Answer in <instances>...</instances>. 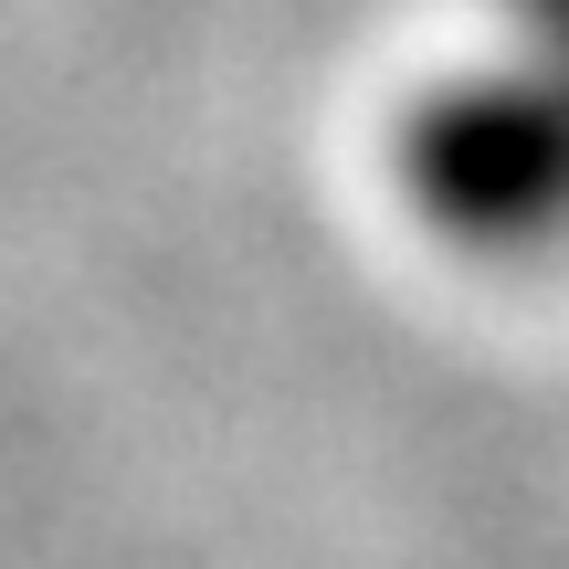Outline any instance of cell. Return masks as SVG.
<instances>
[{
	"label": "cell",
	"mask_w": 569,
	"mask_h": 569,
	"mask_svg": "<svg viewBox=\"0 0 569 569\" xmlns=\"http://www.w3.org/2000/svg\"><path fill=\"white\" fill-rule=\"evenodd\" d=\"M517 53L443 84L411 127V190L443 232L528 253L569 232V0H507Z\"/></svg>",
	"instance_id": "obj_1"
}]
</instances>
